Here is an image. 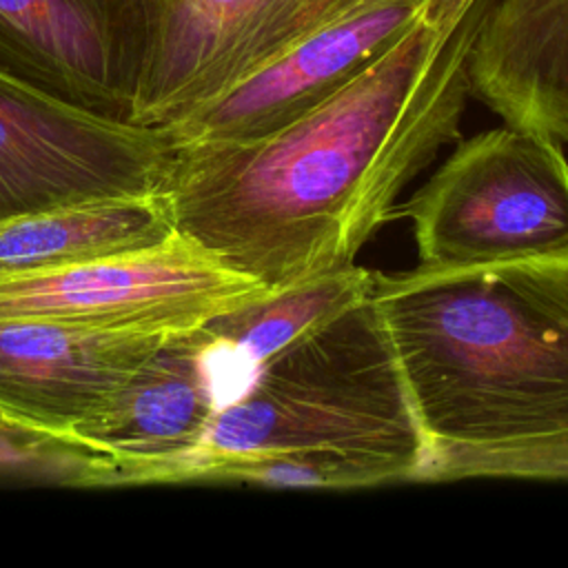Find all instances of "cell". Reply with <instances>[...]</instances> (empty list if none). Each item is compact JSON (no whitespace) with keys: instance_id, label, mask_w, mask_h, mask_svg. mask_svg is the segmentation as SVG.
I'll list each match as a JSON object with an SVG mask.
<instances>
[{"instance_id":"5bb4252c","label":"cell","mask_w":568,"mask_h":568,"mask_svg":"<svg viewBox=\"0 0 568 568\" xmlns=\"http://www.w3.org/2000/svg\"><path fill=\"white\" fill-rule=\"evenodd\" d=\"M371 288L373 271L353 264L273 291L211 320L204 328L251 377L262 362L368 297Z\"/></svg>"},{"instance_id":"8992f818","label":"cell","mask_w":568,"mask_h":568,"mask_svg":"<svg viewBox=\"0 0 568 568\" xmlns=\"http://www.w3.org/2000/svg\"><path fill=\"white\" fill-rule=\"evenodd\" d=\"M171 162L164 129L80 109L0 71V220L164 191Z\"/></svg>"},{"instance_id":"8fae6325","label":"cell","mask_w":568,"mask_h":568,"mask_svg":"<svg viewBox=\"0 0 568 568\" xmlns=\"http://www.w3.org/2000/svg\"><path fill=\"white\" fill-rule=\"evenodd\" d=\"M248 382L206 328L171 335L135 371L120 395L73 437L120 457L164 459L195 448L215 410Z\"/></svg>"},{"instance_id":"5b68a950","label":"cell","mask_w":568,"mask_h":568,"mask_svg":"<svg viewBox=\"0 0 568 568\" xmlns=\"http://www.w3.org/2000/svg\"><path fill=\"white\" fill-rule=\"evenodd\" d=\"M178 229L162 242L73 266L0 277V322L182 335L268 295Z\"/></svg>"},{"instance_id":"4fadbf2b","label":"cell","mask_w":568,"mask_h":568,"mask_svg":"<svg viewBox=\"0 0 568 568\" xmlns=\"http://www.w3.org/2000/svg\"><path fill=\"white\" fill-rule=\"evenodd\" d=\"M175 231L164 191L104 195L0 220V277L153 246Z\"/></svg>"},{"instance_id":"30bf717a","label":"cell","mask_w":568,"mask_h":568,"mask_svg":"<svg viewBox=\"0 0 568 568\" xmlns=\"http://www.w3.org/2000/svg\"><path fill=\"white\" fill-rule=\"evenodd\" d=\"M162 339L51 322H0V413L73 437L120 395Z\"/></svg>"},{"instance_id":"6da1fadb","label":"cell","mask_w":568,"mask_h":568,"mask_svg":"<svg viewBox=\"0 0 568 568\" xmlns=\"http://www.w3.org/2000/svg\"><path fill=\"white\" fill-rule=\"evenodd\" d=\"M490 0H433L320 106L248 142L173 146L175 229L268 291L355 264L397 197L459 138Z\"/></svg>"},{"instance_id":"3957f363","label":"cell","mask_w":568,"mask_h":568,"mask_svg":"<svg viewBox=\"0 0 568 568\" xmlns=\"http://www.w3.org/2000/svg\"><path fill=\"white\" fill-rule=\"evenodd\" d=\"M328 450L390 481H422L424 439L371 295L262 362L200 444L164 459H122V486L206 481L226 464Z\"/></svg>"},{"instance_id":"277c9868","label":"cell","mask_w":568,"mask_h":568,"mask_svg":"<svg viewBox=\"0 0 568 568\" xmlns=\"http://www.w3.org/2000/svg\"><path fill=\"white\" fill-rule=\"evenodd\" d=\"M419 264H475L568 248V158L546 133L504 124L462 140L397 204Z\"/></svg>"},{"instance_id":"7a4b0ae2","label":"cell","mask_w":568,"mask_h":568,"mask_svg":"<svg viewBox=\"0 0 568 568\" xmlns=\"http://www.w3.org/2000/svg\"><path fill=\"white\" fill-rule=\"evenodd\" d=\"M422 481L568 479V248L375 273Z\"/></svg>"},{"instance_id":"52a82bcc","label":"cell","mask_w":568,"mask_h":568,"mask_svg":"<svg viewBox=\"0 0 568 568\" xmlns=\"http://www.w3.org/2000/svg\"><path fill=\"white\" fill-rule=\"evenodd\" d=\"M362 0H142L131 124L166 129Z\"/></svg>"},{"instance_id":"7c38bea8","label":"cell","mask_w":568,"mask_h":568,"mask_svg":"<svg viewBox=\"0 0 568 568\" xmlns=\"http://www.w3.org/2000/svg\"><path fill=\"white\" fill-rule=\"evenodd\" d=\"M468 80L504 124L568 142V0H490Z\"/></svg>"},{"instance_id":"2e32d148","label":"cell","mask_w":568,"mask_h":568,"mask_svg":"<svg viewBox=\"0 0 568 568\" xmlns=\"http://www.w3.org/2000/svg\"><path fill=\"white\" fill-rule=\"evenodd\" d=\"M206 481H240L277 488H366L388 484L377 468L328 450H288L215 468Z\"/></svg>"},{"instance_id":"9a60e30c","label":"cell","mask_w":568,"mask_h":568,"mask_svg":"<svg viewBox=\"0 0 568 568\" xmlns=\"http://www.w3.org/2000/svg\"><path fill=\"white\" fill-rule=\"evenodd\" d=\"M118 473L120 455L0 413V481L109 488L118 486Z\"/></svg>"},{"instance_id":"9c48e42d","label":"cell","mask_w":568,"mask_h":568,"mask_svg":"<svg viewBox=\"0 0 568 568\" xmlns=\"http://www.w3.org/2000/svg\"><path fill=\"white\" fill-rule=\"evenodd\" d=\"M142 16V0H0V71L129 122Z\"/></svg>"},{"instance_id":"ba28073f","label":"cell","mask_w":568,"mask_h":568,"mask_svg":"<svg viewBox=\"0 0 568 568\" xmlns=\"http://www.w3.org/2000/svg\"><path fill=\"white\" fill-rule=\"evenodd\" d=\"M430 2H357L215 100L166 126L171 144L248 142L286 126L371 67L426 13Z\"/></svg>"}]
</instances>
